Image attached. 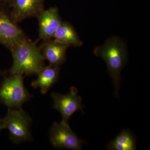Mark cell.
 <instances>
[{
  "instance_id": "11",
  "label": "cell",
  "mask_w": 150,
  "mask_h": 150,
  "mask_svg": "<svg viewBox=\"0 0 150 150\" xmlns=\"http://www.w3.org/2000/svg\"><path fill=\"white\" fill-rule=\"evenodd\" d=\"M60 70L59 67L50 64L44 66L38 74L37 79L31 83V86L34 88H40L42 94H46L58 80Z\"/></svg>"
},
{
  "instance_id": "5",
  "label": "cell",
  "mask_w": 150,
  "mask_h": 150,
  "mask_svg": "<svg viewBox=\"0 0 150 150\" xmlns=\"http://www.w3.org/2000/svg\"><path fill=\"white\" fill-rule=\"evenodd\" d=\"M49 138L52 146L59 149L81 150L85 141L81 139L70 128L68 122H55L49 131Z\"/></svg>"
},
{
  "instance_id": "3",
  "label": "cell",
  "mask_w": 150,
  "mask_h": 150,
  "mask_svg": "<svg viewBox=\"0 0 150 150\" xmlns=\"http://www.w3.org/2000/svg\"><path fill=\"white\" fill-rule=\"evenodd\" d=\"M24 76L21 74L5 76L0 85V103L8 108H21L32 96L25 87Z\"/></svg>"
},
{
  "instance_id": "9",
  "label": "cell",
  "mask_w": 150,
  "mask_h": 150,
  "mask_svg": "<svg viewBox=\"0 0 150 150\" xmlns=\"http://www.w3.org/2000/svg\"><path fill=\"white\" fill-rule=\"evenodd\" d=\"M37 17L39 25V38L43 41L51 40L62 22L58 8L52 7L44 9Z\"/></svg>"
},
{
  "instance_id": "12",
  "label": "cell",
  "mask_w": 150,
  "mask_h": 150,
  "mask_svg": "<svg viewBox=\"0 0 150 150\" xmlns=\"http://www.w3.org/2000/svg\"><path fill=\"white\" fill-rule=\"evenodd\" d=\"M54 40L70 46H80L83 42L71 24L66 21H62L56 30L54 35Z\"/></svg>"
},
{
  "instance_id": "14",
  "label": "cell",
  "mask_w": 150,
  "mask_h": 150,
  "mask_svg": "<svg viewBox=\"0 0 150 150\" xmlns=\"http://www.w3.org/2000/svg\"><path fill=\"white\" fill-rule=\"evenodd\" d=\"M11 0H0V4L4 5L10 7Z\"/></svg>"
},
{
  "instance_id": "8",
  "label": "cell",
  "mask_w": 150,
  "mask_h": 150,
  "mask_svg": "<svg viewBox=\"0 0 150 150\" xmlns=\"http://www.w3.org/2000/svg\"><path fill=\"white\" fill-rule=\"evenodd\" d=\"M44 0H11V16L17 23L28 18L37 17L44 9Z\"/></svg>"
},
{
  "instance_id": "13",
  "label": "cell",
  "mask_w": 150,
  "mask_h": 150,
  "mask_svg": "<svg viewBox=\"0 0 150 150\" xmlns=\"http://www.w3.org/2000/svg\"><path fill=\"white\" fill-rule=\"evenodd\" d=\"M108 150H135L137 149L136 139L131 131L123 129L114 140L106 145Z\"/></svg>"
},
{
  "instance_id": "15",
  "label": "cell",
  "mask_w": 150,
  "mask_h": 150,
  "mask_svg": "<svg viewBox=\"0 0 150 150\" xmlns=\"http://www.w3.org/2000/svg\"><path fill=\"white\" fill-rule=\"evenodd\" d=\"M4 129L2 118H0V131Z\"/></svg>"
},
{
  "instance_id": "6",
  "label": "cell",
  "mask_w": 150,
  "mask_h": 150,
  "mask_svg": "<svg viewBox=\"0 0 150 150\" xmlns=\"http://www.w3.org/2000/svg\"><path fill=\"white\" fill-rule=\"evenodd\" d=\"M17 23L12 18L10 11L0 7V43L9 50L28 40Z\"/></svg>"
},
{
  "instance_id": "4",
  "label": "cell",
  "mask_w": 150,
  "mask_h": 150,
  "mask_svg": "<svg viewBox=\"0 0 150 150\" xmlns=\"http://www.w3.org/2000/svg\"><path fill=\"white\" fill-rule=\"evenodd\" d=\"M2 119L4 129L9 131L10 139L14 144L31 140L30 126L32 120L22 108H8L6 115Z\"/></svg>"
},
{
  "instance_id": "10",
  "label": "cell",
  "mask_w": 150,
  "mask_h": 150,
  "mask_svg": "<svg viewBox=\"0 0 150 150\" xmlns=\"http://www.w3.org/2000/svg\"><path fill=\"white\" fill-rule=\"evenodd\" d=\"M41 54L49 64L60 67L66 60V53L69 45L52 39L43 41L40 46Z\"/></svg>"
},
{
  "instance_id": "1",
  "label": "cell",
  "mask_w": 150,
  "mask_h": 150,
  "mask_svg": "<svg viewBox=\"0 0 150 150\" xmlns=\"http://www.w3.org/2000/svg\"><path fill=\"white\" fill-rule=\"evenodd\" d=\"M10 50L13 59L10 75H37L45 66V59L37 41L27 40Z\"/></svg>"
},
{
  "instance_id": "7",
  "label": "cell",
  "mask_w": 150,
  "mask_h": 150,
  "mask_svg": "<svg viewBox=\"0 0 150 150\" xmlns=\"http://www.w3.org/2000/svg\"><path fill=\"white\" fill-rule=\"evenodd\" d=\"M51 96L54 103L53 108L61 113L62 121L68 122L75 112L83 110L82 99L75 87H71L69 92L66 94L53 93Z\"/></svg>"
},
{
  "instance_id": "2",
  "label": "cell",
  "mask_w": 150,
  "mask_h": 150,
  "mask_svg": "<svg viewBox=\"0 0 150 150\" xmlns=\"http://www.w3.org/2000/svg\"><path fill=\"white\" fill-rule=\"evenodd\" d=\"M94 54L106 62L114 85L115 96H118L121 82V72L127 62L125 43L118 37L110 38L103 45L95 48Z\"/></svg>"
}]
</instances>
